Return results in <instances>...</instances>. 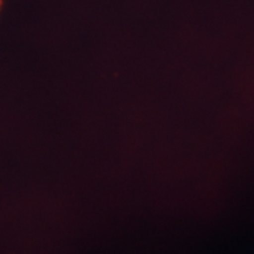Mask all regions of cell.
<instances>
[{"label": "cell", "mask_w": 254, "mask_h": 254, "mask_svg": "<svg viewBox=\"0 0 254 254\" xmlns=\"http://www.w3.org/2000/svg\"><path fill=\"white\" fill-rule=\"evenodd\" d=\"M4 4H5V0H0V13H1L2 7H4Z\"/></svg>", "instance_id": "cell-1"}]
</instances>
